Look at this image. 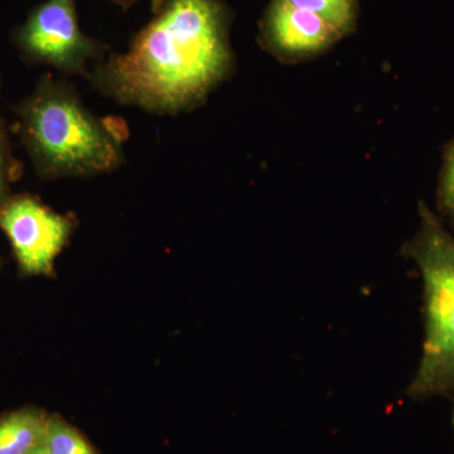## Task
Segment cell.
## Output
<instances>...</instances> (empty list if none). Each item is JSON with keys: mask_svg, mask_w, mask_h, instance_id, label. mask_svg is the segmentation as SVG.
Here are the masks:
<instances>
[{"mask_svg": "<svg viewBox=\"0 0 454 454\" xmlns=\"http://www.w3.org/2000/svg\"><path fill=\"white\" fill-rule=\"evenodd\" d=\"M12 44L32 66L55 68L66 77H91V67L112 52L109 44L82 31L76 0H44L13 29Z\"/></svg>", "mask_w": 454, "mask_h": 454, "instance_id": "277c9868", "label": "cell"}, {"mask_svg": "<svg viewBox=\"0 0 454 454\" xmlns=\"http://www.w3.org/2000/svg\"><path fill=\"white\" fill-rule=\"evenodd\" d=\"M342 35L321 17L270 0L259 25L260 46L283 62H298L330 50Z\"/></svg>", "mask_w": 454, "mask_h": 454, "instance_id": "8992f818", "label": "cell"}, {"mask_svg": "<svg viewBox=\"0 0 454 454\" xmlns=\"http://www.w3.org/2000/svg\"><path fill=\"white\" fill-rule=\"evenodd\" d=\"M418 211L419 227L403 254L422 277L424 339L406 394L414 400L454 397V235L426 202Z\"/></svg>", "mask_w": 454, "mask_h": 454, "instance_id": "3957f363", "label": "cell"}, {"mask_svg": "<svg viewBox=\"0 0 454 454\" xmlns=\"http://www.w3.org/2000/svg\"><path fill=\"white\" fill-rule=\"evenodd\" d=\"M76 229L73 215H62L32 193L12 195L0 212V230L7 236L25 277H52L59 254Z\"/></svg>", "mask_w": 454, "mask_h": 454, "instance_id": "5b68a950", "label": "cell"}, {"mask_svg": "<svg viewBox=\"0 0 454 454\" xmlns=\"http://www.w3.org/2000/svg\"><path fill=\"white\" fill-rule=\"evenodd\" d=\"M32 454H49V453H47L46 448L42 446V447L38 448L37 450H35V452H33Z\"/></svg>", "mask_w": 454, "mask_h": 454, "instance_id": "4fadbf2b", "label": "cell"}, {"mask_svg": "<svg viewBox=\"0 0 454 454\" xmlns=\"http://www.w3.org/2000/svg\"><path fill=\"white\" fill-rule=\"evenodd\" d=\"M152 18L124 52L92 66L104 98L154 115L201 106L234 70L225 0H152Z\"/></svg>", "mask_w": 454, "mask_h": 454, "instance_id": "6da1fadb", "label": "cell"}, {"mask_svg": "<svg viewBox=\"0 0 454 454\" xmlns=\"http://www.w3.org/2000/svg\"><path fill=\"white\" fill-rule=\"evenodd\" d=\"M51 415L25 406L0 418V454H32L43 446Z\"/></svg>", "mask_w": 454, "mask_h": 454, "instance_id": "52a82bcc", "label": "cell"}, {"mask_svg": "<svg viewBox=\"0 0 454 454\" xmlns=\"http://www.w3.org/2000/svg\"><path fill=\"white\" fill-rule=\"evenodd\" d=\"M437 208L442 216L454 223V138L444 149L443 164L437 188Z\"/></svg>", "mask_w": 454, "mask_h": 454, "instance_id": "8fae6325", "label": "cell"}, {"mask_svg": "<svg viewBox=\"0 0 454 454\" xmlns=\"http://www.w3.org/2000/svg\"><path fill=\"white\" fill-rule=\"evenodd\" d=\"M293 7L321 17L342 37L355 31L358 20V0H284Z\"/></svg>", "mask_w": 454, "mask_h": 454, "instance_id": "ba28073f", "label": "cell"}, {"mask_svg": "<svg viewBox=\"0 0 454 454\" xmlns=\"http://www.w3.org/2000/svg\"><path fill=\"white\" fill-rule=\"evenodd\" d=\"M2 262H3V260H2V258H0V268H2Z\"/></svg>", "mask_w": 454, "mask_h": 454, "instance_id": "9a60e30c", "label": "cell"}, {"mask_svg": "<svg viewBox=\"0 0 454 454\" xmlns=\"http://www.w3.org/2000/svg\"><path fill=\"white\" fill-rule=\"evenodd\" d=\"M2 85H3V77H2V74H0V89H2Z\"/></svg>", "mask_w": 454, "mask_h": 454, "instance_id": "5bb4252c", "label": "cell"}, {"mask_svg": "<svg viewBox=\"0 0 454 454\" xmlns=\"http://www.w3.org/2000/svg\"><path fill=\"white\" fill-rule=\"evenodd\" d=\"M452 227H453V230H454V223H452Z\"/></svg>", "mask_w": 454, "mask_h": 454, "instance_id": "e0dca14e", "label": "cell"}, {"mask_svg": "<svg viewBox=\"0 0 454 454\" xmlns=\"http://www.w3.org/2000/svg\"><path fill=\"white\" fill-rule=\"evenodd\" d=\"M23 164L13 153L11 130L4 119H0V212L12 197V184L22 177Z\"/></svg>", "mask_w": 454, "mask_h": 454, "instance_id": "30bf717a", "label": "cell"}, {"mask_svg": "<svg viewBox=\"0 0 454 454\" xmlns=\"http://www.w3.org/2000/svg\"><path fill=\"white\" fill-rule=\"evenodd\" d=\"M113 4H115L116 7L121 9V11L128 12L129 9L133 8L139 0H110Z\"/></svg>", "mask_w": 454, "mask_h": 454, "instance_id": "7c38bea8", "label": "cell"}, {"mask_svg": "<svg viewBox=\"0 0 454 454\" xmlns=\"http://www.w3.org/2000/svg\"><path fill=\"white\" fill-rule=\"evenodd\" d=\"M453 399H454V397H453ZM453 424H454V411H453Z\"/></svg>", "mask_w": 454, "mask_h": 454, "instance_id": "2e32d148", "label": "cell"}, {"mask_svg": "<svg viewBox=\"0 0 454 454\" xmlns=\"http://www.w3.org/2000/svg\"><path fill=\"white\" fill-rule=\"evenodd\" d=\"M14 113L13 131L44 181L98 177L127 162L125 122L98 118L67 80L42 74Z\"/></svg>", "mask_w": 454, "mask_h": 454, "instance_id": "7a4b0ae2", "label": "cell"}, {"mask_svg": "<svg viewBox=\"0 0 454 454\" xmlns=\"http://www.w3.org/2000/svg\"><path fill=\"white\" fill-rule=\"evenodd\" d=\"M43 447L49 454H100L82 432L59 415H51Z\"/></svg>", "mask_w": 454, "mask_h": 454, "instance_id": "9c48e42d", "label": "cell"}]
</instances>
